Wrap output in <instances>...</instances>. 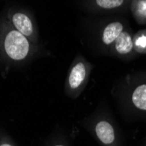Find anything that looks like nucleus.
Instances as JSON below:
<instances>
[{"label":"nucleus","instance_id":"obj_1","mask_svg":"<svg viewBox=\"0 0 146 146\" xmlns=\"http://www.w3.org/2000/svg\"><path fill=\"white\" fill-rule=\"evenodd\" d=\"M2 47L8 59L12 61H22L29 57L32 42L16 29L11 28L4 35Z\"/></svg>","mask_w":146,"mask_h":146},{"label":"nucleus","instance_id":"obj_2","mask_svg":"<svg viewBox=\"0 0 146 146\" xmlns=\"http://www.w3.org/2000/svg\"><path fill=\"white\" fill-rule=\"evenodd\" d=\"M92 68V64L83 57L78 56L75 58L68 71L67 83H66L69 94L77 96L84 89L90 77Z\"/></svg>","mask_w":146,"mask_h":146},{"label":"nucleus","instance_id":"obj_3","mask_svg":"<svg viewBox=\"0 0 146 146\" xmlns=\"http://www.w3.org/2000/svg\"><path fill=\"white\" fill-rule=\"evenodd\" d=\"M10 20L13 28L27 38L32 43L36 40L34 25L31 18L26 13L22 11H16L11 16Z\"/></svg>","mask_w":146,"mask_h":146},{"label":"nucleus","instance_id":"obj_4","mask_svg":"<svg viewBox=\"0 0 146 146\" xmlns=\"http://www.w3.org/2000/svg\"><path fill=\"white\" fill-rule=\"evenodd\" d=\"M123 30V25L120 22H112L106 25L102 33V41L104 45H112Z\"/></svg>","mask_w":146,"mask_h":146},{"label":"nucleus","instance_id":"obj_5","mask_svg":"<svg viewBox=\"0 0 146 146\" xmlns=\"http://www.w3.org/2000/svg\"><path fill=\"white\" fill-rule=\"evenodd\" d=\"M96 134L104 144H111L115 140V130L112 125L106 121H101L96 125Z\"/></svg>","mask_w":146,"mask_h":146},{"label":"nucleus","instance_id":"obj_6","mask_svg":"<svg viewBox=\"0 0 146 146\" xmlns=\"http://www.w3.org/2000/svg\"><path fill=\"white\" fill-rule=\"evenodd\" d=\"M114 44L115 51L120 54H127L133 48V40H132L131 36L129 33L123 31L115 40Z\"/></svg>","mask_w":146,"mask_h":146},{"label":"nucleus","instance_id":"obj_7","mask_svg":"<svg viewBox=\"0 0 146 146\" xmlns=\"http://www.w3.org/2000/svg\"><path fill=\"white\" fill-rule=\"evenodd\" d=\"M132 102L142 110H146V84L138 86L132 94Z\"/></svg>","mask_w":146,"mask_h":146},{"label":"nucleus","instance_id":"obj_8","mask_svg":"<svg viewBox=\"0 0 146 146\" xmlns=\"http://www.w3.org/2000/svg\"><path fill=\"white\" fill-rule=\"evenodd\" d=\"M124 2V0H95L96 6L104 10H111L118 8Z\"/></svg>","mask_w":146,"mask_h":146},{"label":"nucleus","instance_id":"obj_9","mask_svg":"<svg viewBox=\"0 0 146 146\" xmlns=\"http://www.w3.org/2000/svg\"><path fill=\"white\" fill-rule=\"evenodd\" d=\"M137 11L138 14L146 17V0L140 1L137 5Z\"/></svg>","mask_w":146,"mask_h":146},{"label":"nucleus","instance_id":"obj_10","mask_svg":"<svg viewBox=\"0 0 146 146\" xmlns=\"http://www.w3.org/2000/svg\"><path fill=\"white\" fill-rule=\"evenodd\" d=\"M146 44V38L143 37V38H140L139 39L137 40V46H143V45Z\"/></svg>","mask_w":146,"mask_h":146},{"label":"nucleus","instance_id":"obj_11","mask_svg":"<svg viewBox=\"0 0 146 146\" xmlns=\"http://www.w3.org/2000/svg\"><path fill=\"white\" fill-rule=\"evenodd\" d=\"M0 146H13V145H11L10 143H2Z\"/></svg>","mask_w":146,"mask_h":146},{"label":"nucleus","instance_id":"obj_12","mask_svg":"<svg viewBox=\"0 0 146 146\" xmlns=\"http://www.w3.org/2000/svg\"><path fill=\"white\" fill-rule=\"evenodd\" d=\"M54 146H64L63 144H56V145H54Z\"/></svg>","mask_w":146,"mask_h":146}]
</instances>
